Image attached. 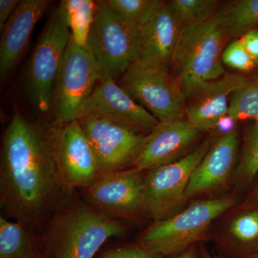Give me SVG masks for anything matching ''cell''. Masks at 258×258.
Returning a JSON list of instances; mask_svg holds the SVG:
<instances>
[{
	"mask_svg": "<svg viewBox=\"0 0 258 258\" xmlns=\"http://www.w3.org/2000/svg\"><path fill=\"white\" fill-rule=\"evenodd\" d=\"M169 4L183 28L211 18L218 11L220 3L215 0H173Z\"/></svg>",
	"mask_w": 258,
	"mask_h": 258,
	"instance_id": "d4e9b609",
	"label": "cell"
},
{
	"mask_svg": "<svg viewBox=\"0 0 258 258\" xmlns=\"http://www.w3.org/2000/svg\"><path fill=\"white\" fill-rule=\"evenodd\" d=\"M77 120L92 147L101 174L132 166L147 137L100 115H87Z\"/></svg>",
	"mask_w": 258,
	"mask_h": 258,
	"instance_id": "30bf717a",
	"label": "cell"
},
{
	"mask_svg": "<svg viewBox=\"0 0 258 258\" xmlns=\"http://www.w3.org/2000/svg\"><path fill=\"white\" fill-rule=\"evenodd\" d=\"M240 204L236 194L195 200L165 220L153 222L142 232L137 244L161 257L174 255L210 238L215 221Z\"/></svg>",
	"mask_w": 258,
	"mask_h": 258,
	"instance_id": "3957f363",
	"label": "cell"
},
{
	"mask_svg": "<svg viewBox=\"0 0 258 258\" xmlns=\"http://www.w3.org/2000/svg\"><path fill=\"white\" fill-rule=\"evenodd\" d=\"M91 115L106 117L146 135L159 123L101 70L98 84L78 110L75 120Z\"/></svg>",
	"mask_w": 258,
	"mask_h": 258,
	"instance_id": "7c38bea8",
	"label": "cell"
},
{
	"mask_svg": "<svg viewBox=\"0 0 258 258\" xmlns=\"http://www.w3.org/2000/svg\"><path fill=\"white\" fill-rule=\"evenodd\" d=\"M228 114L236 120H258V76L249 77L247 83L230 98Z\"/></svg>",
	"mask_w": 258,
	"mask_h": 258,
	"instance_id": "484cf974",
	"label": "cell"
},
{
	"mask_svg": "<svg viewBox=\"0 0 258 258\" xmlns=\"http://www.w3.org/2000/svg\"><path fill=\"white\" fill-rule=\"evenodd\" d=\"M57 155L62 183L86 189L101 176L99 165L79 120L64 125L57 138Z\"/></svg>",
	"mask_w": 258,
	"mask_h": 258,
	"instance_id": "9a60e30c",
	"label": "cell"
},
{
	"mask_svg": "<svg viewBox=\"0 0 258 258\" xmlns=\"http://www.w3.org/2000/svg\"><path fill=\"white\" fill-rule=\"evenodd\" d=\"M48 0H22L2 30L0 76L5 79L23 56L37 22L50 5Z\"/></svg>",
	"mask_w": 258,
	"mask_h": 258,
	"instance_id": "d6986e66",
	"label": "cell"
},
{
	"mask_svg": "<svg viewBox=\"0 0 258 258\" xmlns=\"http://www.w3.org/2000/svg\"><path fill=\"white\" fill-rule=\"evenodd\" d=\"M106 5L123 19L137 35L153 15L166 2L162 0H106Z\"/></svg>",
	"mask_w": 258,
	"mask_h": 258,
	"instance_id": "cb8c5ba5",
	"label": "cell"
},
{
	"mask_svg": "<svg viewBox=\"0 0 258 258\" xmlns=\"http://www.w3.org/2000/svg\"><path fill=\"white\" fill-rule=\"evenodd\" d=\"M143 171L123 169L105 173L86 187L87 200L101 212L120 218L146 215Z\"/></svg>",
	"mask_w": 258,
	"mask_h": 258,
	"instance_id": "8fae6325",
	"label": "cell"
},
{
	"mask_svg": "<svg viewBox=\"0 0 258 258\" xmlns=\"http://www.w3.org/2000/svg\"><path fill=\"white\" fill-rule=\"evenodd\" d=\"M28 227L0 218V257L42 258Z\"/></svg>",
	"mask_w": 258,
	"mask_h": 258,
	"instance_id": "ffe728a7",
	"label": "cell"
},
{
	"mask_svg": "<svg viewBox=\"0 0 258 258\" xmlns=\"http://www.w3.org/2000/svg\"><path fill=\"white\" fill-rule=\"evenodd\" d=\"M230 37H242L258 25V0H237L219 10Z\"/></svg>",
	"mask_w": 258,
	"mask_h": 258,
	"instance_id": "7402d4cb",
	"label": "cell"
},
{
	"mask_svg": "<svg viewBox=\"0 0 258 258\" xmlns=\"http://www.w3.org/2000/svg\"><path fill=\"white\" fill-rule=\"evenodd\" d=\"M229 38L219 10L207 21L182 28L169 71L186 98L226 74L222 56Z\"/></svg>",
	"mask_w": 258,
	"mask_h": 258,
	"instance_id": "7a4b0ae2",
	"label": "cell"
},
{
	"mask_svg": "<svg viewBox=\"0 0 258 258\" xmlns=\"http://www.w3.org/2000/svg\"><path fill=\"white\" fill-rule=\"evenodd\" d=\"M70 37L69 23L60 5L47 19L25 71L27 96L38 113L52 111L56 79Z\"/></svg>",
	"mask_w": 258,
	"mask_h": 258,
	"instance_id": "5b68a950",
	"label": "cell"
},
{
	"mask_svg": "<svg viewBox=\"0 0 258 258\" xmlns=\"http://www.w3.org/2000/svg\"><path fill=\"white\" fill-rule=\"evenodd\" d=\"M199 134L185 118L159 122L147 134L143 147L131 166L144 171L171 164L186 155Z\"/></svg>",
	"mask_w": 258,
	"mask_h": 258,
	"instance_id": "5bb4252c",
	"label": "cell"
},
{
	"mask_svg": "<svg viewBox=\"0 0 258 258\" xmlns=\"http://www.w3.org/2000/svg\"><path fill=\"white\" fill-rule=\"evenodd\" d=\"M118 85L159 122L184 119L186 98L169 70L136 61Z\"/></svg>",
	"mask_w": 258,
	"mask_h": 258,
	"instance_id": "52a82bcc",
	"label": "cell"
},
{
	"mask_svg": "<svg viewBox=\"0 0 258 258\" xmlns=\"http://www.w3.org/2000/svg\"><path fill=\"white\" fill-rule=\"evenodd\" d=\"M210 234L222 258H252L258 254V207L239 204L217 219Z\"/></svg>",
	"mask_w": 258,
	"mask_h": 258,
	"instance_id": "4fadbf2b",
	"label": "cell"
},
{
	"mask_svg": "<svg viewBox=\"0 0 258 258\" xmlns=\"http://www.w3.org/2000/svg\"><path fill=\"white\" fill-rule=\"evenodd\" d=\"M87 47L101 71L115 80L137 60L138 35L106 2L97 1Z\"/></svg>",
	"mask_w": 258,
	"mask_h": 258,
	"instance_id": "9c48e42d",
	"label": "cell"
},
{
	"mask_svg": "<svg viewBox=\"0 0 258 258\" xmlns=\"http://www.w3.org/2000/svg\"><path fill=\"white\" fill-rule=\"evenodd\" d=\"M237 131L220 135L195 168L190 179L186 201L225 188L233 180L237 163Z\"/></svg>",
	"mask_w": 258,
	"mask_h": 258,
	"instance_id": "2e32d148",
	"label": "cell"
},
{
	"mask_svg": "<svg viewBox=\"0 0 258 258\" xmlns=\"http://www.w3.org/2000/svg\"><path fill=\"white\" fill-rule=\"evenodd\" d=\"M100 77L101 68L92 53L70 37L54 89L52 111L57 124L75 120L78 110L92 93Z\"/></svg>",
	"mask_w": 258,
	"mask_h": 258,
	"instance_id": "ba28073f",
	"label": "cell"
},
{
	"mask_svg": "<svg viewBox=\"0 0 258 258\" xmlns=\"http://www.w3.org/2000/svg\"><path fill=\"white\" fill-rule=\"evenodd\" d=\"M213 143L212 139L171 164L147 171L144 178L146 215L154 222L165 220L181 211L186 189L195 168Z\"/></svg>",
	"mask_w": 258,
	"mask_h": 258,
	"instance_id": "8992f818",
	"label": "cell"
},
{
	"mask_svg": "<svg viewBox=\"0 0 258 258\" xmlns=\"http://www.w3.org/2000/svg\"><path fill=\"white\" fill-rule=\"evenodd\" d=\"M181 30L170 5L166 3L139 33L137 61L169 70Z\"/></svg>",
	"mask_w": 258,
	"mask_h": 258,
	"instance_id": "ac0fdd59",
	"label": "cell"
},
{
	"mask_svg": "<svg viewBox=\"0 0 258 258\" xmlns=\"http://www.w3.org/2000/svg\"><path fill=\"white\" fill-rule=\"evenodd\" d=\"M242 203L258 207V176L254 181L253 186L249 189L247 198Z\"/></svg>",
	"mask_w": 258,
	"mask_h": 258,
	"instance_id": "1f68e13d",
	"label": "cell"
},
{
	"mask_svg": "<svg viewBox=\"0 0 258 258\" xmlns=\"http://www.w3.org/2000/svg\"><path fill=\"white\" fill-rule=\"evenodd\" d=\"M258 176V120L244 136L240 158L237 160L233 181L237 191L252 188Z\"/></svg>",
	"mask_w": 258,
	"mask_h": 258,
	"instance_id": "44dd1931",
	"label": "cell"
},
{
	"mask_svg": "<svg viewBox=\"0 0 258 258\" xmlns=\"http://www.w3.org/2000/svg\"><path fill=\"white\" fill-rule=\"evenodd\" d=\"M100 258H162L152 253L139 244L121 246L111 249Z\"/></svg>",
	"mask_w": 258,
	"mask_h": 258,
	"instance_id": "83f0119b",
	"label": "cell"
},
{
	"mask_svg": "<svg viewBox=\"0 0 258 258\" xmlns=\"http://www.w3.org/2000/svg\"><path fill=\"white\" fill-rule=\"evenodd\" d=\"M249 78L225 74L199 88L186 98L185 118L200 132L215 129L220 120L228 114L231 96Z\"/></svg>",
	"mask_w": 258,
	"mask_h": 258,
	"instance_id": "e0dca14e",
	"label": "cell"
},
{
	"mask_svg": "<svg viewBox=\"0 0 258 258\" xmlns=\"http://www.w3.org/2000/svg\"><path fill=\"white\" fill-rule=\"evenodd\" d=\"M237 122V120H236L233 117L227 114L220 120L215 129L220 134V135L229 134L236 131L235 126Z\"/></svg>",
	"mask_w": 258,
	"mask_h": 258,
	"instance_id": "4dcf8cb0",
	"label": "cell"
},
{
	"mask_svg": "<svg viewBox=\"0 0 258 258\" xmlns=\"http://www.w3.org/2000/svg\"><path fill=\"white\" fill-rule=\"evenodd\" d=\"M19 0H0V30H3L5 24L18 8Z\"/></svg>",
	"mask_w": 258,
	"mask_h": 258,
	"instance_id": "f546056e",
	"label": "cell"
},
{
	"mask_svg": "<svg viewBox=\"0 0 258 258\" xmlns=\"http://www.w3.org/2000/svg\"><path fill=\"white\" fill-rule=\"evenodd\" d=\"M252 258H258V254H257V255L254 256V257H253Z\"/></svg>",
	"mask_w": 258,
	"mask_h": 258,
	"instance_id": "e575fe53",
	"label": "cell"
},
{
	"mask_svg": "<svg viewBox=\"0 0 258 258\" xmlns=\"http://www.w3.org/2000/svg\"><path fill=\"white\" fill-rule=\"evenodd\" d=\"M246 50L258 66V28L247 32L240 37Z\"/></svg>",
	"mask_w": 258,
	"mask_h": 258,
	"instance_id": "f1b7e54d",
	"label": "cell"
},
{
	"mask_svg": "<svg viewBox=\"0 0 258 258\" xmlns=\"http://www.w3.org/2000/svg\"><path fill=\"white\" fill-rule=\"evenodd\" d=\"M69 23L71 36L80 46L87 47L96 2L91 0H64L60 3Z\"/></svg>",
	"mask_w": 258,
	"mask_h": 258,
	"instance_id": "603a6c76",
	"label": "cell"
},
{
	"mask_svg": "<svg viewBox=\"0 0 258 258\" xmlns=\"http://www.w3.org/2000/svg\"><path fill=\"white\" fill-rule=\"evenodd\" d=\"M126 232L113 217L86 205H76L52 220L44 247L48 258H93L106 240Z\"/></svg>",
	"mask_w": 258,
	"mask_h": 258,
	"instance_id": "277c9868",
	"label": "cell"
},
{
	"mask_svg": "<svg viewBox=\"0 0 258 258\" xmlns=\"http://www.w3.org/2000/svg\"><path fill=\"white\" fill-rule=\"evenodd\" d=\"M199 244L191 246L181 253L162 258H198Z\"/></svg>",
	"mask_w": 258,
	"mask_h": 258,
	"instance_id": "d6a6232c",
	"label": "cell"
},
{
	"mask_svg": "<svg viewBox=\"0 0 258 258\" xmlns=\"http://www.w3.org/2000/svg\"><path fill=\"white\" fill-rule=\"evenodd\" d=\"M226 66L242 72H249L257 67L240 39H236L225 47L222 56Z\"/></svg>",
	"mask_w": 258,
	"mask_h": 258,
	"instance_id": "4316f807",
	"label": "cell"
},
{
	"mask_svg": "<svg viewBox=\"0 0 258 258\" xmlns=\"http://www.w3.org/2000/svg\"><path fill=\"white\" fill-rule=\"evenodd\" d=\"M63 185L57 143L38 125L15 113L5 132L0 159V204L28 228L40 225Z\"/></svg>",
	"mask_w": 258,
	"mask_h": 258,
	"instance_id": "6da1fadb",
	"label": "cell"
},
{
	"mask_svg": "<svg viewBox=\"0 0 258 258\" xmlns=\"http://www.w3.org/2000/svg\"><path fill=\"white\" fill-rule=\"evenodd\" d=\"M198 258H222L220 256L212 255L210 253L206 246L204 242L199 243V257Z\"/></svg>",
	"mask_w": 258,
	"mask_h": 258,
	"instance_id": "836d02e7",
	"label": "cell"
}]
</instances>
